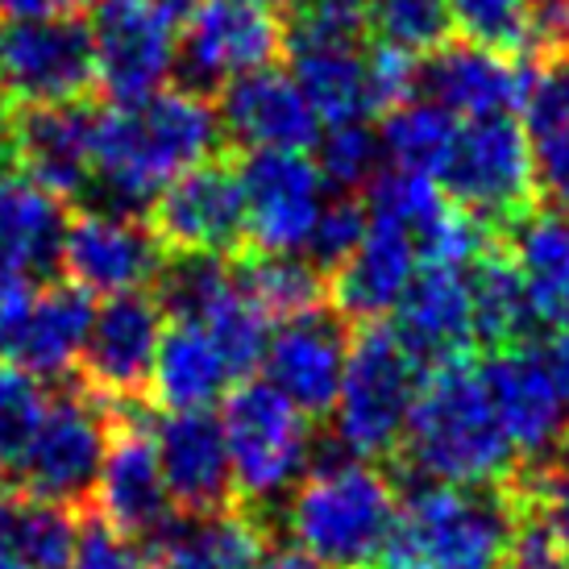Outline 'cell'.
<instances>
[{
    "label": "cell",
    "mask_w": 569,
    "mask_h": 569,
    "mask_svg": "<svg viewBox=\"0 0 569 569\" xmlns=\"http://www.w3.org/2000/svg\"><path fill=\"white\" fill-rule=\"evenodd\" d=\"M221 437L233 475V499L250 511L279 507L317 458L312 416L283 399L267 379L241 382L221 399Z\"/></svg>",
    "instance_id": "cell-5"
},
{
    "label": "cell",
    "mask_w": 569,
    "mask_h": 569,
    "mask_svg": "<svg viewBox=\"0 0 569 569\" xmlns=\"http://www.w3.org/2000/svg\"><path fill=\"white\" fill-rule=\"evenodd\" d=\"M453 133H458V117H449L428 96H411L396 109H387V121L379 129L382 167H399V171L437 179L445 159H449Z\"/></svg>",
    "instance_id": "cell-33"
},
{
    "label": "cell",
    "mask_w": 569,
    "mask_h": 569,
    "mask_svg": "<svg viewBox=\"0 0 569 569\" xmlns=\"http://www.w3.org/2000/svg\"><path fill=\"white\" fill-rule=\"evenodd\" d=\"M453 30L466 33V42L503 50H532V0H445Z\"/></svg>",
    "instance_id": "cell-39"
},
{
    "label": "cell",
    "mask_w": 569,
    "mask_h": 569,
    "mask_svg": "<svg viewBox=\"0 0 569 569\" xmlns=\"http://www.w3.org/2000/svg\"><path fill=\"white\" fill-rule=\"evenodd\" d=\"M366 233V204L358 200H329L320 208L317 224H312V238L303 246V258H312L320 270H337L346 262L349 253L358 250V241Z\"/></svg>",
    "instance_id": "cell-41"
},
{
    "label": "cell",
    "mask_w": 569,
    "mask_h": 569,
    "mask_svg": "<svg viewBox=\"0 0 569 569\" xmlns=\"http://www.w3.org/2000/svg\"><path fill=\"white\" fill-rule=\"evenodd\" d=\"M80 540V523L71 520V507L33 499L26 490L0 495V549L26 569H71Z\"/></svg>",
    "instance_id": "cell-32"
},
{
    "label": "cell",
    "mask_w": 569,
    "mask_h": 569,
    "mask_svg": "<svg viewBox=\"0 0 569 569\" xmlns=\"http://www.w3.org/2000/svg\"><path fill=\"white\" fill-rule=\"evenodd\" d=\"M258 569H320L312 566L303 553H296V549H267V557L258 561Z\"/></svg>",
    "instance_id": "cell-50"
},
{
    "label": "cell",
    "mask_w": 569,
    "mask_h": 569,
    "mask_svg": "<svg viewBox=\"0 0 569 569\" xmlns=\"http://www.w3.org/2000/svg\"><path fill=\"white\" fill-rule=\"evenodd\" d=\"M109 441V399H100L96 391H59L38 411L13 461V475L33 499L76 507L92 499Z\"/></svg>",
    "instance_id": "cell-8"
},
{
    "label": "cell",
    "mask_w": 569,
    "mask_h": 569,
    "mask_svg": "<svg viewBox=\"0 0 569 569\" xmlns=\"http://www.w3.org/2000/svg\"><path fill=\"white\" fill-rule=\"evenodd\" d=\"M520 126L532 146L537 191L553 208L569 212V54L528 76Z\"/></svg>",
    "instance_id": "cell-30"
},
{
    "label": "cell",
    "mask_w": 569,
    "mask_h": 569,
    "mask_svg": "<svg viewBox=\"0 0 569 569\" xmlns=\"http://www.w3.org/2000/svg\"><path fill=\"white\" fill-rule=\"evenodd\" d=\"M246 238L258 253H303L329 183L308 150H253L238 167Z\"/></svg>",
    "instance_id": "cell-11"
},
{
    "label": "cell",
    "mask_w": 569,
    "mask_h": 569,
    "mask_svg": "<svg viewBox=\"0 0 569 569\" xmlns=\"http://www.w3.org/2000/svg\"><path fill=\"white\" fill-rule=\"evenodd\" d=\"M283 42L296 50L362 47L370 33V0H291Z\"/></svg>",
    "instance_id": "cell-37"
},
{
    "label": "cell",
    "mask_w": 569,
    "mask_h": 569,
    "mask_svg": "<svg viewBox=\"0 0 569 569\" xmlns=\"http://www.w3.org/2000/svg\"><path fill=\"white\" fill-rule=\"evenodd\" d=\"M523 92H528V71L511 54L478 47V42H461V47L445 42L420 67V96L441 104L458 121L520 112Z\"/></svg>",
    "instance_id": "cell-21"
},
{
    "label": "cell",
    "mask_w": 569,
    "mask_h": 569,
    "mask_svg": "<svg viewBox=\"0 0 569 569\" xmlns=\"http://www.w3.org/2000/svg\"><path fill=\"white\" fill-rule=\"evenodd\" d=\"M63 200L33 183L26 171H0V267L38 274L59 262L63 241Z\"/></svg>",
    "instance_id": "cell-29"
},
{
    "label": "cell",
    "mask_w": 569,
    "mask_h": 569,
    "mask_svg": "<svg viewBox=\"0 0 569 569\" xmlns=\"http://www.w3.org/2000/svg\"><path fill=\"white\" fill-rule=\"evenodd\" d=\"M162 241L150 224L138 221V212L100 204L80 217H67L59 267L67 283H76L88 296L109 300L126 291H146L162 274Z\"/></svg>",
    "instance_id": "cell-12"
},
{
    "label": "cell",
    "mask_w": 569,
    "mask_h": 569,
    "mask_svg": "<svg viewBox=\"0 0 569 569\" xmlns=\"http://www.w3.org/2000/svg\"><path fill=\"white\" fill-rule=\"evenodd\" d=\"M221 133L253 154V150H312L320 138V117L291 71L258 67L221 88Z\"/></svg>",
    "instance_id": "cell-18"
},
{
    "label": "cell",
    "mask_w": 569,
    "mask_h": 569,
    "mask_svg": "<svg viewBox=\"0 0 569 569\" xmlns=\"http://www.w3.org/2000/svg\"><path fill=\"white\" fill-rule=\"evenodd\" d=\"M83 26L96 83L109 100H142L174 80L179 33L171 17L154 13L142 0H92Z\"/></svg>",
    "instance_id": "cell-10"
},
{
    "label": "cell",
    "mask_w": 569,
    "mask_h": 569,
    "mask_svg": "<svg viewBox=\"0 0 569 569\" xmlns=\"http://www.w3.org/2000/svg\"><path fill=\"white\" fill-rule=\"evenodd\" d=\"M499 569H569V553L549 537V528L537 516H523L520 532H516Z\"/></svg>",
    "instance_id": "cell-45"
},
{
    "label": "cell",
    "mask_w": 569,
    "mask_h": 569,
    "mask_svg": "<svg viewBox=\"0 0 569 569\" xmlns=\"http://www.w3.org/2000/svg\"><path fill=\"white\" fill-rule=\"evenodd\" d=\"M399 511L396 482L370 458L312 461L279 503L291 549L320 569H375Z\"/></svg>",
    "instance_id": "cell-3"
},
{
    "label": "cell",
    "mask_w": 569,
    "mask_h": 569,
    "mask_svg": "<svg viewBox=\"0 0 569 569\" xmlns=\"http://www.w3.org/2000/svg\"><path fill=\"white\" fill-rule=\"evenodd\" d=\"M17 159L50 196L76 200L92 188V112L83 104L30 109L17 121Z\"/></svg>",
    "instance_id": "cell-26"
},
{
    "label": "cell",
    "mask_w": 569,
    "mask_h": 569,
    "mask_svg": "<svg viewBox=\"0 0 569 569\" xmlns=\"http://www.w3.org/2000/svg\"><path fill=\"white\" fill-rule=\"evenodd\" d=\"M150 229L171 253L224 258L246 241V204H241L238 167L200 162L179 174L150 204Z\"/></svg>",
    "instance_id": "cell-14"
},
{
    "label": "cell",
    "mask_w": 569,
    "mask_h": 569,
    "mask_svg": "<svg viewBox=\"0 0 569 569\" xmlns=\"http://www.w3.org/2000/svg\"><path fill=\"white\" fill-rule=\"evenodd\" d=\"M258 4H267V9H283V4H291V0H258Z\"/></svg>",
    "instance_id": "cell-53"
},
{
    "label": "cell",
    "mask_w": 569,
    "mask_h": 569,
    "mask_svg": "<svg viewBox=\"0 0 569 569\" xmlns=\"http://www.w3.org/2000/svg\"><path fill=\"white\" fill-rule=\"evenodd\" d=\"M482 370L487 396L495 403V416L503 425L507 441L516 449V458L532 461V466H549L561 458L569 432V411L557 396L553 379L545 370L540 349L507 346L495 349Z\"/></svg>",
    "instance_id": "cell-15"
},
{
    "label": "cell",
    "mask_w": 569,
    "mask_h": 569,
    "mask_svg": "<svg viewBox=\"0 0 569 569\" xmlns=\"http://www.w3.org/2000/svg\"><path fill=\"white\" fill-rule=\"evenodd\" d=\"M420 358L399 341L396 329L370 325L358 332V341L349 346L341 391L329 408L337 445L370 461L396 453L420 391Z\"/></svg>",
    "instance_id": "cell-6"
},
{
    "label": "cell",
    "mask_w": 569,
    "mask_h": 569,
    "mask_svg": "<svg viewBox=\"0 0 569 569\" xmlns=\"http://www.w3.org/2000/svg\"><path fill=\"white\" fill-rule=\"evenodd\" d=\"M71 569H154V561H150V553H146L138 540L109 528V523L96 516V520H88L80 528Z\"/></svg>",
    "instance_id": "cell-42"
},
{
    "label": "cell",
    "mask_w": 569,
    "mask_h": 569,
    "mask_svg": "<svg viewBox=\"0 0 569 569\" xmlns=\"http://www.w3.org/2000/svg\"><path fill=\"white\" fill-rule=\"evenodd\" d=\"M233 366L200 320H167L146 391L162 411H212L233 391Z\"/></svg>",
    "instance_id": "cell-25"
},
{
    "label": "cell",
    "mask_w": 569,
    "mask_h": 569,
    "mask_svg": "<svg viewBox=\"0 0 569 569\" xmlns=\"http://www.w3.org/2000/svg\"><path fill=\"white\" fill-rule=\"evenodd\" d=\"M291 76L308 96L320 126H346V121H370L375 88H370V54L362 47H329V50H296Z\"/></svg>",
    "instance_id": "cell-31"
},
{
    "label": "cell",
    "mask_w": 569,
    "mask_h": 569,
    "mask_svg": "<svg viewBox=\"0 0 569 569\" xmlns=\"http://www.w3.org/2000/svg\"><path fill=\"white\" fill-rule=\"evenodd\" d=\"M92 83V42L80 17L0 21V92L13 104H80Z\"/></svg>",
    "instance_id": "cell-9"
},
{
    "label": "cell",
    "mask_w": 569,
    "mask_h": 569,
    "mask_svg": "<svg viewBox=\"0 0 569 569\" xmlns=\"http://www.w3.org/2000/svg\"><path fill=\"white\" fill-rule=\"evenodd\" d=\"M399 341L420 358V366H437L449 358H470L475 349V300H470V267H420L416 283L396 308Z\"/></svg>",
    "instance_id": "cell-22"
},
{
    "label": "cell",
    "mask_w": 569,
    "mask_h": 569,
    "mask_svg": "<svg viewBox=\"0 0 569 569\" xmlns=\"http://www.w3.org/2000/svg\"><path fill=\"white\" fill-rule=\"evenodd\" d=\"M142 4H150L154 13H162V17H171V21H179V17H188L200 0H142Z\"/></svg>",
    "instance_id": "cell-51"
},
{
    "label": "cell",
    "mask_w": 569,
    "mask_h": 569,
    "mask_svg": "<svg viewBox=\"0 0 569 569\" xmlns=\"http://www.w3.org/2000/svg\"><path fill=\"white\" fill-rule=\"evenodd\" d=\"M0 569H26V566H21V561L9 553V549H0Z\"/></svg>",
    "instance_id": "cell-52"
},
{
    "label": "cell",
    "mask_w": 569,
    "mask_h": 569,
    "mask_svg": "<svg viewBox=\"0 0 569 569\" xmlns=\"http://www.w3.org/2000/svg\"><path fill=\"white\" fill-rule=\"evenodd\" d=\"M523 507L499 487L420 482L399 499L375 569H499Z\"/></svg>",
    "instance_id": "cell-4"
},
{
    "label": "cell",
    "mask_w": 569,
    "mask_h": 569,
    "mask_svg": "<svg viewBox=\"0 0 569 569\" xmlns=\"http://www.w3.org/2000/svg\"><path fill=\"white\" fill-rule=\"evenodd\" d=\"M17 121H21V117H17V104L0 92V171L17 159Z\"/></svg>",
    "instance_id": "cell-49"
},
{
    "label": "cell",
    "mask_w": 569,
    "mask_h": 569,
    "mask_svg": "<svg viewBox=\"0 0 569 569\" xmlns=\"http://www.w3.org/2000/svg\"><path fill=\"white\" fill-rule=\"evenodd\" d=\"M238 279L270 320L303 317L325 303V274L303 253H258Z\"/></svg>",
    "instance_id": "cell-35"
},
{
    "label": "cell",
    "mask_w": 569,
    "mask_h": 569,
    "mask_svg": "<svg viewBox=\"0 0 569 569\" xmlns=\"http://www.w3.org/2000/svg\"><path fill=\"white\" fill-rule=\"evenodd\" d=\"M96 303L76 283H54L33 291L26 317L9 341V362L38 382L67 379L83 358Z\"/></svg>",
    "instance_id": "cell-24"
},
{
    "label": "cell",
    "mask_w": 569,
    "mask_h": 569,
    "mask_svg": "<svg viewBox=\"0 0 569 569\" xmlns=\"http://www.w3.org/2000/svg\"><path fill=\"white\" fill-rule=\"evenodd\" d=\"M399 453L420 482L441 487H499L520 461L470 358H449L420 375Z\"/></svg>",
    "instance_id": "cell-2"
},
{
    "label": "cell",
    "mask_w": 569,
    "mask_h": 569,
    "mask_svg": "<svg viewBox=\"0 0 569 569\" xmlns=\"http://www.w3.org/2000/svg\"><path fill=\"white\" fill-rule=\"evenodd\" d=\"M42 403H47L42 382L17 370L13 362H0V470H13Z\"/></svg>",
    "instance_id": "cell-40"
},
{
    "label": "cell",
    "mask_w": 569,
    "mask_h": 569,
    "mask_svg": "<svg viewBox=\"0 0 569 569\" xmlns=\"http://www.w3.org/2000/svg\"><path fill=\"white\" fill-rule=\"evenodd\" d=\"M83 9H92V0H0V21H59Z\"/></svg>",
    "instance_id": "cell-47"
},
{
    "label": "cell",
    "mask_w": 569,
    "mask_h": 569,
    "mask_svg": "<svg viewBox=\"0 0 569 569\" xmlns=\"http://www.w3.org/2000/svg\"><path fill=\"white\" fill-rule=\"evenodd\" d=\"M267 532L250 511H212L171 520L154 537V569H258L267 557Z\"/></svg>",
    "instance_id": "cell-28"
},
{
    "label": "cell",
    "mask_w": 569,
    "mask_h": 569,
    "mask_svg": "<svg viewBox=\"0 0 569 569\" xmlns=\"http://www.w3.org/2000/svg\"><path fill=\"white\" fill-rule=\"evenodd\" d=\"M217 104L200 88H159L142 100H112L92 112V188L109 208H150L179 174L221 146Z\"/></svg>",
    "instance_id": "cell-1"
},
{
    "label": "cell",
    "mask_w": 569,
    "mask_h": 569,
    "mask_svg": "<svg viewBox=\"0 0 569 569\" xmlns=\"http://www.w3.org/2000/svg\"><path fill=\"white\" fill-rule=\"evenodd\" d=\"M532 4H569V0H532Z\"/></svg>",
    "instance_id": "cell-54"
},
{
    "label": "cell",
    "mask_w": 569,
    "mask_h": 569,
    "mask_svg": "<svg viewBox=\"0 0 569 569\" xmlns=\"http://www.w3.org/2000/svg\"><path fill=\"white\" fill-rule=\"evenodd\" d=\"M532 503H537V520L569 553V461L553 458L549 466H540L532 482Z\"/></svg>",
    "instance_id": "cell-44"
},
{
    "label": "cell",
    "mask_w": 569,
    "mask_h": 569,
    "mask_svg": "<svg viewBox=\"0 0 569 569\" xmlns=\"http://www.w3.org/2000/svg\"><path fill=\"white\" fill-rule=\"evenodd\" d=\"M150 441L159 453V470L174 511L212 516L229 507L233 475H229L221 420L212 411H162L150 425Z\"/></svg>",
    "instance_id": "cell-19"
},
{
    "label": "cell",
    "mask_w": 569,
    "mask_h": 569,
    "mask_svg": "<svg viewBox=\"0 0 569 569\" xmlns=\"http://www.w3.org/2000/svg\"><path fill=\"white\" fill-rule=\"evenodd\" d=\"M420 267H425V253L408 229L366 217V233L358 241V250L337 267L332 300L346 317L379 320L387 312H396L399 300L408 296V287L416 283Z\"/></svg>",
    "instance_id": "cell-23"
},
{
    "label": "cell",
    "mask_w": 569,
    "mask_h": 569,
    "mask_svg": "<svg viewBox=\"0 0 569 569\" xmlns=\"http://www.w3.org/2000/svg\"><path fill=\"white\" fill-rule=\"evenodd\" d=\"M283 47V21L258 0H200L183 17L179 33V71L188 88H224V83L270 67Z\"/></svg>",
    "instance_id": "cell-13"
},
{
    "label": "cell",
    "mask_w": 569,
    "mask_h": 569,
    "mask_svg": "<svg viewBox=\"0 0 569 569\" xmlns=\"http://www.w3.org/2000/svg\"><path fill=\"white\" fill-rule=\"evenodd\" d=\"M370 88H375V104L379 112L396 109L411 96H420V59H411L403 50L379 47L370 54Z\"/></svg>",
    "instance_id": "cell-43"
},
{
    "label": "cell",
    "mask_w": 569,
    "mask_h": 569,
    "mask_svg": "<svg viewBox=\"0 0 569 569\" xmlns=\"http://www.w3.org/2000/svg\"><path fill=\"white\" fill-rule=\"evenodd\" d=\"M470 300H475V337L490 349L520 346L532 329V308L523 296L520 270L507 253H482L470 267Z\"/></svg>",
    "instance_id": "cell-34"
},
{
    "label": "cell",
    "mask_w": 569,
    "mask_h": 569,
    "mask_svg": "<svg viewBox=\"0 0 569 569\" xmlns=\"http://www.w3.org/2000/svg\"><path fill=\"white\" fill-rule=\"evenodd\" d=\"M317 167L329 188L358 191L382 171V146L379 129L370 121H346V126H325L317 138Z\"/></svg>",
    "instance_id": "cell-38"
},
{
    "label": "cell",
    "mask_w": 569,
    "mask_h": 569,
    "mask_svg": "<svg viewBox=\"0 0 569 569\" xmlns=\"http://www.w3.org/2000/svg\"><path fill=\"white\" fill-rule=\"evenodd\" d=\"M520 270L532 320L553 332H569V212L537 208L523 212L511 233V253Z\"/></svg>",
    "instance_id": "cell-27"
},
{
    "label": "cell",
    "mask_w": 569,
    "mask_h": 569,
    "mask_svg": "<svg viewBox=\"0 0 569 569\" xmlns=\"http://www.w3.org/2000/svg\"><path fill=\"white\" fill-rule=\"evenodd\" d=\"M370 33L379 47L420 59L449 42L453 17L445 0H370Z\"/></svg>",
    "instance_id": "cell-36"
},
{
    "label": "cell",
    "mask_w": 569,
    "mask_h": 569,
    "mask_svg": "<svg viewBox=\"0 0 569 569\" xmlns=\"http://www.w3.org/2000/svg\"><path fill=\"white\" fill-rule=\"evenodd\" d=\"M346 325L325 308L283 320L270 332L267 353H262L267 382L308 416H329L332 399L341 391V379H346Z\"/></svg>",
    "instance_id": "cell-17"
},
{
    "label": "cell",
    "mask_w": 569,
    "mask_h": 569,
    "mask_svg": "<svg viewBox=\"0 0 569 569\" xmlns=\"http://www.w3.org/2000/svg\"><path fill=\"white\" fill-rule=\"evenodd\" d=\"M30 300H33L30 274L0 267V353L13 341V332H17V325H21V317H26Z\"/></svg>",
    "instance_id": "cell-46"
},
{
    "label": "cell",
    "mask_w": 569,
    "mask_h": 569,
    "mask_svg": "<svg viewBox=\"0 0 569 569\" xmlns=\"http://www.w3.org/2000/svg\"><path fill=\"white\" fill-rule=\"evenodd\" d=\"M437 183L453 204L487 224H516L523 212H532L540 191L532 146L520 117L503 112V117L458 121Z\"/></svg>",
    "instance_id": "cell-7"
},
{
    "label": "cell",
    "mask_w": 569,
    "mask_h": 569,
    "mask_svg": "<svg viewBox=\"0 0 569 569\" xmlns=\"http://www.w3.org/2000/svg\"><path fill=\"white\" fill-rule=\"evenodd\" d=\"M100 520L133 540H154L174 520V503L159 470L150 428L126 425L112 432L92 487Z\"/></svg>",
    "instance_id": "cell-20"
},
{
    "label": "cell",
    "mask_w": 569,
    "mask_h": 569,
    "mask_svg": "<svg viewBox=\"0 0 569 569\" xmlns=\"http://www.w3.org/2000/svg\"><path fill=\"white\" fill-rule=\"evenodd\" d=\"M540 358H545V370H549L557 396H561V403H566V411H569V332H553V337L540 346Z\"/></svg>",
    "instance_id": "cell-48"
},
{
    "label": "cell",
    "mask_w": 569,
    "mask_h": 569,
    "mask_svg": "<svg viewBox=\"0 0 569 569\" xmlns=\"http://www.w3.org/2000/svg\"><path fill=\"white\" fill-rule=\"evenodd\" d=\"M162 329H167V312L159 296L150 291H126V296H109L96 303L88 346L80 358L88 391L109 403H126L138 391H146Z\"/></svg>",
    "instance_id": "cell-16"
}]
</instances>
